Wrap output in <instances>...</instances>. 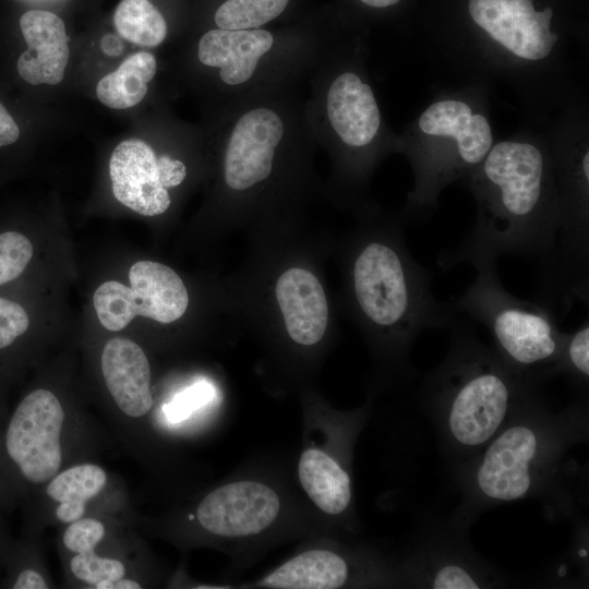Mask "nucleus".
I'll return each instance as SVG.
<instances>
[{
    "label": "nucleus",
    "mask_w": 589,
    "mask_h": 589,
    "mask_svg": "<svg viewBox=\"0 0 589 589\" xmlns=\"http://www.w3.org/2000/svg\"><path fill=\"white\" fill-rule=\"evenodd\" d=\"M473 195V226L454 249L441 252L440 266L461 263L476 269L496 265L506 254L548 257L562 216L556 163L545 127L494 142L464 180Z\"/></svg>",
    "instance_id": "f257e3e1"
},
{
    "label": "nucleus",
    "mask_w": 589,
    "mask_h": 589,
    "mask_svg": "<svg viewBox=\"0 0 589 589\" xmlns=\"http://www.w3.org/2000/svg\"><path fill=\"white\" fill-rule=\"evenodd\" d=\"M516 376L493 347L455 326L449 350L423 383V397L446 445L477 454L534 392Z\"/></svg>",
    "instance_id": "f03ea898"
},
{
    "label": "nucleus",
    "mask_w": 589,
    "mask_h": 589,
    "mask_svg": "<svg viewBox=\"0 0 589 589\" xmlns=\"http://www.w3.org/2000/svg\"><path fill=\"white\" fill-rule=\"evenodd\" d=\"M488 91L478 83L442 91L410 127L406 151L414 185L407 208L417 223L436 212L442 191L464 181L494 144Z\"/></svg>",
    "instance_id": "7ed1b4c3"
},
{
    "label": "nucleus",
    "mask_w": 589,
    "mask_h": 589,
    "mask_svg": "<svg viewBox=\"0 0 589 589\" xmlns=\"http://www.w3.org/2000/svg\"><path fill=\"white\" fill-rule=\"evenodd\" d=\"M575 417L576 409L549 412L531 394L467 469L466 489L473 501L514 502L552 484L567 448L580 435Z\"/></svg>",
    "instance_id": "20e7f679"
},
{
    "label": "nucleus",
    "mask_w": 589,
    "mask_h": 589,
    "mask_svg": "<svg viewBox=\"0 0 589 589\" xmlns=\"http://www.w3.org/2000/svg\"><path fill=\"white\" fill-rule=\"evenodd\" d=\"M432 279L399 239H372L354 257L356 303L368 322L393 337L401 357L423 330L454 323L452 309L432 292Z\"/></svg>",
    "instance_id": "39448f33"
},
{
    "label": "nucleus",
    "mask_w": 589,
    "mask_h": 589,
    "mask_svg": "<svg viewBox=\"0 0 589 589\" xmlns=\"http://www.w3.org/2000/svg\"><path fill=\"white\" fill-rule=\"evenodd\" d=\"M470 287L452 300L491 333L494 350L507 368L529 385L558 373L565 334L560 320L537 302L508 292L496 273V265L476 269Z\"/></svg>",
    "instance_id": "423d86ee"
},
{
    "label": "nucleus",
    "mask_w": 589,
    "mask_h": 589,
    "mask_svg": "<svg viewBox=\"0 0 589 589\" xmlns=\"http://www.w3.org/2000/svg\"><path fill=\"white\" fill-rule=\"evenodd\" d=\"M129 280L131 287L109 280L94 292L93 304L105 328L121 330L135 316L167 324L187 311L188 291L172 268L153 261H139L130 268Z\"/></svg>",
    "instance_id": "0eeeda50"
},
{
    "label": "nucleus",
    "mask_w": 589,
    "mask_h": 589,
    "mask_svg": "<svg viewBox=\"0 0 589 589\" xmlns=\"http://www.w3.org/2000/svg\"><path fill=\"white\" fill-rule=\"evenodd\" d=\"M64 420L59 398L45 388L31 392L16 407L8 426L5 447L28 481L45 483L60 471Z\"/></svg>",
    "instance_id": "6e6552de"
},
{
    "label": "nucleus",
    "mask_w": 589,
    "mask_h": 589,
    "mask_svg": "<svg viewBox=\"0 0 589 589\" xmlns=\"http://www.w3.org/2000/svg\"><path fill=\"white\" fill-rule=\"evenodd\" d=\"M279 507V497L272 488L257 481H236L208 493L197 506L196 518L213 534L239 538L267 529Z\"/></svg>",
    "instance_id": "1a4fd4ad"
},
{
    "label": "nucleus",
    "mask_w": 589,
    "mask_h": 589,
    "mask_svg": "<svg viewBox=\"0 0 589 589\" xmlns=\"http://www.w3.org/2000/svg\"><path fill=\"white\" fill-rule=\"evenodd\" d=\"M283 135V121L273 110L256 108L245 112L236 123L226 149V183L233 190H245L266 179Z\"/></svg>",
    "instance_id": "9d476101"
},
{
    "label": "nucleus",
    "mask_w": 589,
    "mask_h": 589,
    "mask_svg": "<svg viewBox=\"0 0 589 589\" xmlns=\"http://www.w3.org/2000/svg\"><path fill=\"white\" fill-rule=\"evenodd\" d=\"M112 193L117 201L143 216H156L170 206L168 190L158 177L157 156L144 141L119 143L109 160Z\"/></svg>",
    "instance_id": "9b49d317"
},
{
    "label": "nucleus",
    "mask_w": 589,
    "mask_h": 589,
    "mask_svg": "<svg viewBox=\"0 0 589 589\" xmlns=\"http://www.w3.org/2000/svg\"><path fill=\"white\" fill-rule=\"evenodd\" d=\"M20 26L27 44L16 64L20 76L32 85L60 83L70 56L63 21L52 12L31 10Z\"/></svg>",
    "instance_id": "f8f14e48"
},
{
    "label": "nucleus",
    "mask_w": 589,
    "mask_h": 589,
    "mask_svg": "<svg viewBox=\"0 0 589 589\" xmlns=\"http://www.w3.org/2000/svg\"><path fill=\"white\" fill-rule=\"evenodd\" d=\"M100 368L109 394L125 416L142 418L151 411V365L136 342L122 337L109 339L101 352Z\"/></svg>",
    "instance_id": "ddd939ff"
},
{
    "label": "nucleus",
    "mask_w": 589,
    "mask_h": 589,
    "mask_svg": "<svg viewBox=\"0 0 589 589\" xmlns=\"http://www.w3.org/2000/svg\"><path fill=\"white\" fill-rule=\"evenodd\" d=\"M327 115L341 142L352 148L370 145L382 127L373 89L354 72H345L332 83Z\"/></svg>",
    "instance_id": "4468645a"
},
{
    "label": "nucleus",
    "mask_w": 589,
    "mask_h": 589,
    "mask_svg": "<svg viewBox=\"0 0 589 589\" xmlns=\"http://www.w3.org/2000/svg\"><path fill=\"white\" fill-rule=\"evenodd\" d=\"M276 297L290 338L303 346L318 342L328 323V303L318 279L304 268H290L277 280Z\"/></svg>",
    "instance_id": "2eb2a0df"
},
{
    "label": "nucleus",
    "mask_w": 589,
    "mask_h": 589,
    "mask_svg": "<svg viewBox=\"0 0 589 589\" xmlns=\"http://www.w3.org/2000/svg\"><path fill=\"white\" fill-rule=\"evenodd\" d=\"M273 36L265 29H212L199 43L200 61L220 69L221 80L229 85L248 81L261 57L273 46Z\"/></svg>",
    "instance_id": "dca6fc26"
},
{
    "label": "nucleus",
    "mask_w": 589,
    "mask_h": 589,
    "mask_svg": "<svg viewBox=\"0 0 589 589\" xmlns=\"http://www.w3.org/2000/svg\"><path fill=\"white\" fill-rule=\"evenodd\" d=\"M349 578V565L329 550H310L290 558L262 581L261 586L276 589H335Z\"/></svg>",
    "instance_id": "f3484780"
},
{
    "label": "nucleus",
    "mask_w": 589,
    "mask_h": 589,
    "mask_svg": "<svg viewBox=\"0 0 589 589\" xmlns=\"http://www.w3.org/2000/svg\"><path fill=\"white\" fill-rule=\"evenodd\" d=\"M298 474L310 500L325 514L340 515L349 507L350 477L330 455L317 448L305 449Z\"/></svg>",
    "instance_id": "a211bd4d"
},
{
    "label": "nucleus",
    "mask_w": 589,
    "mask_h": 589,
    "mask_svg": "<svg viewBox=\"0 0 589 589\" xmlns=\"http://www.w3.org/2000/svg\"><path fill=\"white\" fill-rule=\"evenodd\" d=\"M106 471L95 464H81L58 472L48 481L46 493L58 504L56 517L71 524L83 517L86 504L106 486Z\"/></svg>",
    "instance_id": "6ab92c4d"
},
{
    "label": "nucleus",
    "mask_w": 589,
    "mask_h": 589,
    "mask_svg": "<svg viewBox=\"0 0 589 589\" xmlns=\"http://www.w3.org/2000/svg\"><path fill=\"white\" fill-rule=\"evenodd\" d=\"M156 68V59L151 52L140 51L130 56L98 82L96 94L99 101L112 109L137 105L145 97Z\"/></svg>",
    "instance_id": "aec40b11"
},
{
    "label": "nucleus",
    "mask_w": 589,
    "mask_h": 589,
    "mask_svg": "<svg viewBox=\"0 0 589 589\" xmlns=\"http://www.w3.org/2000/svg\"><path fill=\"white\" fill-rule=\"evenodd\" d=\"M113 21L121 37L140 46H157L167 35L166 21L149 0H121Z\"/></svg>",
    "instance_id": "412c9836"
},
{
    "label": "nucleus",
    "mask_w": 589,
    "mask_h": 589,
    "mask_svg": "<svg viewBox=\"0 0 589 589\" xmlns=\"http://www.w3.org/2000/svg\"><path fill=\"white\" fill-rule=\"evenodd\" d=\"M419 584L434 589H477L488 586V576L469 558L434 554L423 561Z\"/></svg>",
    "instance_id": "4be33fe9"
},
{
    "label": "nucleus",
    "mask_w": 589,
    "mask_h": 589,
    "mask_svg": "<svg viewBox=\"0 0 589 589\" xmlns=\"http://www.w3.org/2000/svg\"><path fill=\"white\" fill-rule=\"evenodd\" d=\"M289 0H227L215 13L223 29H252L277 17Z\"/></svg>",
    "instance_id": "5701e85b"
},
{
    "label": "nucleus",
    "mask_w": 589,
    "mask_h": 589,
    "mask_svg": "<svg viewBox=\"0 0 589 589\" xmlns=\"http://www.w3.org/2000/svg\"><path fill=\"white\" fill-rule=\"evenodd\" d=\"M558 373L568 375L575 384L585 386L589 377V318L573 333H566Z\"/></svg>",
    "instance_id": "b1692460"
},
{
    "label": "nucleus",
    "mask_w": 589,
    "mask_h": 589,
    "mask_svg": "<svg viewBox=\"0 0 589 589\" xmlns=\"http://www.w3.org/2000/svg\"><path fill=\"white\" fill-rule=\"evenodd\" d=\"M70 569L75 578L93 585L94 588L103 580L116 581L125 576L124 564L116 558L98 555L95 550L74 553Z\"/></svg>",
    "instance_id": "393cba45"
},
{
    "label": "nucleus",
    "mask_w": 589,
    "mask_h": 589,
    "mask_svg": "<svg viewBox=\"0 0 589 589\" xmlns=\"http://www.w3.org/2000/svg\"><path fill=\"white\" fill-rule=\"evenodd\" d=\"M33 256L28 238L16 231L0 233V285L17 278Z\"/></svg>",
    "instance_id": "a878e982"
},
{
    "label": "nucleus",
    "mask_w": 589,
    "mask_h": 589,
    "mask_svg": "<svg viewBox=\"0 0 589 589\" xmlns=\"http://www.w3.org/2000/svg\"><path fill=\"white\" fill-rule=\"evenodd\" d=\"M106 534L105 526L95 518L82 517L67 527L63 533L64 546L73 553L95 550Z\"/></svg>",
    "instance_id": "bb28decb"
},
{
    "label": "nucleus",
    "mask_w": 589,
    "mask_h": 589,
    "mask_svg": "<svg viewBox=\"0 0 589 589\" xmlns=\"http://www.w3.org/2000/svg\"><path fill=\"white\" fill-rule=\"evenodd\" d=\"M29 326V317L19 303L0 298V349L9 347Z\"/></svg>",
    "instance_id": "cd10ccee"
},
{
    "label": "nucleus",
    "mask_w": 589,
    "mask_h": 589,
    "mask_svg": "<svg viewBox=\"0 0 589 589\" xmlns=\"http://www.w3.org/2000/svg\"><path fill=\"white\" fill-rule=\"evenodd\" d=\"M214 397V388L206 382L196 383L179 394L171 404L166 406L169 420L176 422L187 418L194 409L206 404Z\"/></svg>",
    "instance_id": "c85d7f7f"
},
{
    "label": "nucleus",
    "mask_w": 589,
    "mask_h": 589,
    "mask_svg": "<svg viewBox=\"0 0 589 589\" xmlns=\"http://www.w3.org/2000/svg\"><path fill=\"white\" fill-rule=\"evenodd\" d=\"M157 169L159 181L166 189L179 185L187 176L185 165L168 155L157 157Z\"/></svg>",
    "instance_id": "c756f323"
},
{
    "label": "nucleus",
    "mask_w": 589,
    "mask_h": 589,
    "mask_svg": "<svg viewBox=\"0 0 589 589\" xmlns=\"http://www.w3.org/2000/svg\"><path fill=\"white\" fill-rule=\"evenodd\" d=\"M20 136V129L5 109L0 103V146H7L17 141Z\"/></svg>",
    "instance_id": "7c9ffc66"
},
{
    "label": "nucleus",
    "mask_w": 589,
    "mask_h": 589,
    "mask_svg": "<svg viewBox=\"0 0 589 589\" xmlns=\"http://www.w3.org/2000/svg\"><path fill=\"white\" fill-rule=\"evenodd\" d=\"M13 588L14 589H47L48 584L39 573L33 569H25L19 575Z\"/></svg>",
    "instance_id": "2f4dec72"
},
{
    "label": "nucleus",
    "mask_w": 589,
    "mask_h": 589,
    "mask_svg": "<svg viewBox=\"0 0 589 589\" xmlns=\"http://www.w3.org/2000/svg\"><path fill=\"white\" fill-rule=\"evenodd\" d=\"M142 586L132 579L129 578H120L112 582V589H141Z\"/></svg>",
    "instance_id": "473e14b6"
},
{
    "label": "nucleus",
    "mask_w": 589,
    "mask_h": 589,
    "mask_svg": "<svg viewBox=\"0 0 589 589\" xmlns=\"http://www.w3.org/2000/svg\"><path fill=\"white\" fill-rule=\"evenodd\" d=\"M363 4L372 8H387L398 3L400 0H360Z\"/></svg>",
    "instance_id": "72a5a7b5"
}]
</instances>
